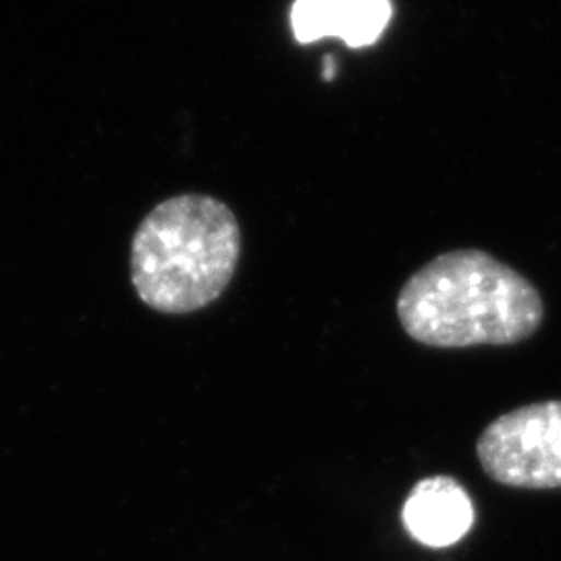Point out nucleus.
<instances>
[{
	"label": "nucleus",
	"mask_w": 561,
	"mask_h": 561,
	"mask_svg": "<svg viewBox=\"0 0 561 561\" xmlns=\"http://www.w3.org/2000/svg\"><path fill=\"white\" fill-rule=\"evenodd\" d=\"M391 18V0H296L291 30L300 44L341 38L350 48H364L381 38Z\"/></svg>",
	"instance_id": "5"
},
{
	"label": "nucleus",
	"mask_w": 561,
	"mask_h": 561,
	"mask_svg": "<svg viewBox=\"0 0 561 561\" xmlns=\"http://www.w3.org/2000/svg\"><path fill=\"white\" fill-rule=\"evenodd\" d=\"M322 78L327 81H331L335 78V60H333V57H324V62H322Z\"/></svg>",
	"instance_id": "6"
},
{
	"label": "nucleus",
	"mask_w": 561,
	"mask_h": 561,
	"mask_svg": "<svg viewBox=\"0 0 561 561\" xmlns=\"http://www.w3.org/2000/svg\"><path fill=\"white\" fill-rule=\"evenodd\" d=\"M401 522L414 541L443 549L460 542L472 530L477 510L458 479L437 474L412 486L401 507Z\"/></svg>",
	"instance_id": "4"
},
{
	"label": "nucleus",
	"mask_w": 561,
	"mask_h": 561,
	"mask_svg": "<svg viewBox=\"0 0 561 561\" xmlns=\"http://www.w3.org/2000/svg\"><path fill=\"white\" fill-rule=\"evenodd\" d=\"M477 458L503 486L561 489V400L526 403L489 422L477 439Z\"/></svg>",
	"instance_id": "3"
},
{
	"label": "nucleus",
	"mask_w": 561,
	"mask_h": 561,
	"mask_svg": "<svg viewBox=\"0 0 561 561\" xmlns=\"http://www.w3.org/2000/svg\"><path fill=\"white\" fill-rule=\"evenodd\" d=\"M241 256L240 222L217 198L161 202L131 241V280L148 308L190 314L221 298Z\"/></svg>",
	"instance_id": "2"
},
{
	"label": "nucleus",
	"mask_w": 561,
	"mask_h": 561,
	"mask_svg": "<svg viewBox=\"0 0 561 561\" xmlns=\"http://www.w3.org/2000/svg\"><path fill=\"white\" fill-rule=\"evenodd\" d=\"M401 329L426 347L518 345L539 333L545 301L535 283L482 250H451L403 283Z\"/></svg>",
	"instance_id": "1"
}]
</instances>
